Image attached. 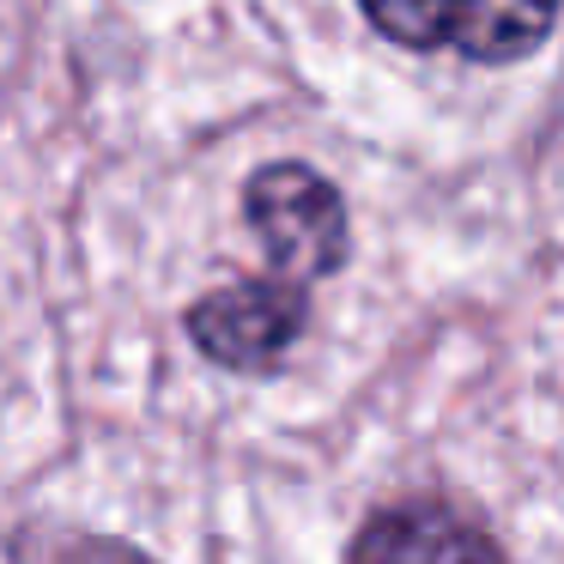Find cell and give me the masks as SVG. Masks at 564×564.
<instances>
[{
	"instance_id": "7a4b0ae2",
	"label": "cell",
	"mask_w": 564,
	"mask_h": 564,
	"mask_svg": "<svg viewBox=\"0 0 564 564\" xmlns=\"http://www.w3.org/2000/svg\"><path fill=\"white\" fill-rule=\"evenodd\" d=\"M243 225L256 231V243L268 249L273 273H285V280H297V285L334 273L346 256L340 188L297 159L261 164L243 183Z\"/></svg>"
},
{
	"instance_id": "277c9868",
	"label": "cell",
	"mask_w": 564,
	"mask_h": 564,
	"mask_svg": "<svg viewBox=\"0 0 564 564\" xmlns=\"http://www.w3.org/2000/svg\"><path fill=\"white\" fill-rule=\"evenodd\" d=\"M346 564H503V552L449 498H401L358 528Z\"/></svg>"
},
{
	"instance_id": "6da1fadb",
	"label": "cell",
	"mask_w": 564,
	"mask_h": 564,
	"mask_svg": "<svg viewBox=\"0 0 564 564\" xmlns=\"http://www.w3.org/2000/svg\"><path fill=\"white\" fill-rule=\"evenodd\" d=\"M401 50H455L467 62H522L552 37L564 0H358Z\"/></svg>"
},
{
	"instance_id": "3957f363",
	"label": "cell",
	"mask_w": 564,
	"mask_h": 564,
	"mask_svg": "<svg viewBox=\"0 0 564 564\" xmlns=\"http://www.w3.org/2000/svg\"><path fill=\"white\" fill-rule=\"evenodd\" d=\"M310 322V292L285 273L219 285L188 310V340L225 370H273Z\"/></svg>"
}]
</instances>
